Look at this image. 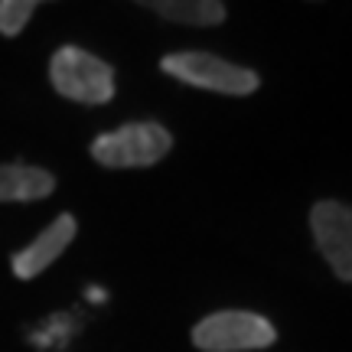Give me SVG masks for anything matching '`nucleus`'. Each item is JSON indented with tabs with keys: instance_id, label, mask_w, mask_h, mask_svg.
Segmentation results:
<instances>
[{
	"instance_id": "f257e3e1",
	"label": "nucleus",
	"mask_w": 352,
	"mask_h": 352,
	"mask_svg": "<svg viewBox=\"0 0 352 352\" xmlns=\"http://www.w3.org/2000/svg\"><path fill=\"white\" fill-rule=\"evenodd\" d=\"M173 151V138L157 121H138L118 131H108L91 140V157L101 166L111 170H131V166H153Z\"/></svg>"
},
{
	"instance_id": "f03ea898",
	"label": "nucleus",
	"mask_w": 352,
	"mask_h": 352,
	"mask_svg": "<svg viewBox=\"0 0 352 352\" xmlns=\"http://www.w3.org/2000/svg\"><path fill=\"white\" fill-rule=\"evenodd\" d=\"M52 88L78 104H104L114 98V69L78 46H63L50 63Z\"/></svg>"
},
{
	"instance_id": "7ed1b4c3",
	"label": "nucleus",
	"mask_w": 352,
	"mask_h": 352,
	"mask_svg": "<svg viewBox=\"0 0 352 352\" xmlns=\"http://www.w3.org/2000/svg\"><path fill=\"white\" fill-rule=\"evenodd\" d=\"M160 69L170 78H179V82L206 88V91H222V95H252L261 85L258 72L226 63L212 52H170L160 63Z\"/></svg>"
},
{
	"instance_id": "20e7f679",
	"label": "nucleus",
	"mask_w": 352,
	"mask_h": 352,
	"mask_svg": "<svg viewBox=\"0 0 352 352\" xmlns=\"http://www.w3.org/2000/svg\"><path fill=\"white\" fill-rule=\"evenodd\" d=\"M277 340L274 323L248 310H219L196 323L192 342L202 352H248L267 349Z\"/></svg>"
},
{
	"instance_id": "39448f33",
	"label": "nucleus",
	"mask_w": 352,
	"mask_h": 352,
	"mask_svg": "<svg viewBox=\"0 0 352 352\" xmlns=\"http://www.w3.org/2000/svg\"><path fill=\"white\" fill-rule=\"evenodd\" d=\"M310 228L320 254L329 261L333 274L352 284V206L323 199L310 212Z\"/></svg>"
},
{
	"instance_id": "423d86ee",
	"label": "nucleus",
	"mask_w": 352,
	"mask_h": 352,
	"mask_svg": "<svg viewBox=\"0 0 352 352\" xmlns=\"http://www.w3.org/2000/svg\"><path fill=\"white\" fill-rule=\"evenodd\" d=\"M72 239H76V219H72V215H59L46 232H39L36 239L26 245L23 252L13 254V274L23 277V280L43 274V271L72 245Z\"/></svg>"
},
{
	"instance_id": "0eeeda50",
	"label": "nucleus",
	"mask_w": 352,
	"mask_h": 352,
	"mask_svg": "<svg viewBox=\"0 0 352 352\" xmlns=\"http://www.w3.org/2000/svg\"><path fill=\"white\" fill-rule=\"evenodd\" d=\"M56 189L50 170L26 164H0V202H33L46 199Z\"/></svg>"
},
{
	"instance_id": "6e6552de",
	"label": "nucleus",
	"mask_w": 352,
	"mask_h": 352,
	"mask_svg": "<svg viewBox=\"0 0 352 352\" xmlns=\"http://www.w3.org/2000/svg\"><path fill=\"white\" fill-rule=\"evenodd\" d=\"M140 7L153 10L170 23L186 26H219L226 20V3L222 0H138Z\"/></svg>"
},
{
	"instance_id": "1a4fd4ad",
	"label": "nucleus",
	"mask_w": 352,
	"mask_h": 352,
	"mask_svg": "<svg viewBox=\"0 0 352 352\" xmlns=\"http://www.w3.org/2000/svg\"><path fill=\"white\" fill-rule=\"evenodd\" d=\"M43 0H0V33L16 36Z\"/></svg>"
},
{
	"instance_id": "9d476101",
	"label": "nucleus",
	"mask_w": 352,
	"mask_h": 352,
	"mask_svg": "<svg viewBox=\"0 0 352 352\" xmlns=\"http://www.w3.org/2000/svg\"><path fill=\"white\" fill-rule=\"evenodd\" d=\"M65 336H69L65 320L63 316H52L50 323H46V329L33 333V342H36V346H50V342H65Z\"/></svg>"
},
{
	"instance_id": "9b49d317",
	"label": "nucleus",
	"mask_w": 352,
	"mask_h": 352,
	"mask_svg": "<svg viewBox=\"0 0 352 352\" xmlns=\"http://www.w3.org/2000/svg\"><path fill=\"white\" fill-rule=\"evenodd\" d=\"M88 300L101 303V300H104V290H98V287H88Z\"/></svg>"
}]
</instances>
